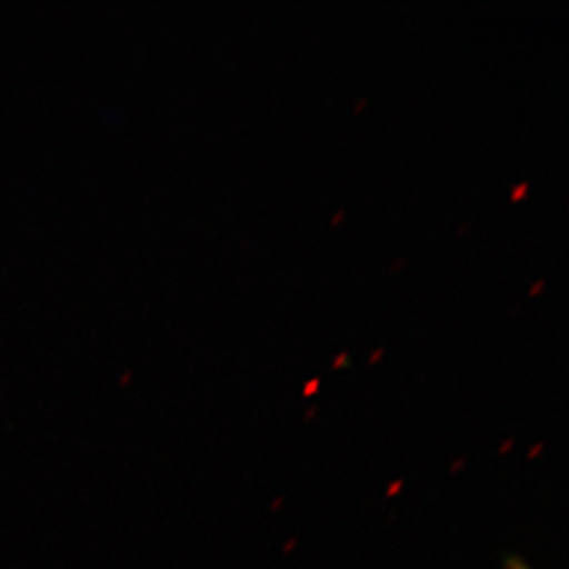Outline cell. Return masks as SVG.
I'll list each match as a JSON object with an SVG mask.
<instances>
[{
    "label": "cell",
    "instance_id": "cell-3",
    "mask_svg": "<svg viewBox=\"0 0 569 569\" xmlns=\"http://www.w3.org/2000/svg\"><path fill=\"white\" fill-rule=\"evenodd\" d=\"M542 284H543V282H542V280H540V282H538V284L535 286V288H532L531 293H537V291L540 290V288H542Z\"/></svg>",
    "mask_w": 569,
    "mask_h": 569
},
{
    "label": "cell",
    "instance_id": "cell-4",
    "mask_svg": "<svg viewBox=\"0 0 569 569\" xmlns=\"http://www.w3.org/2000/svg\"><path fill=\"white\" fill-rule=\"evenodd\" d=\"M381 356V350H377V352H375V355H372V361L377 360V358H380Z\"/></svg>",
    "mask_w": 569,
    "mask_h": 569
},
{
    "label": "cell",
    "instance_id": "cell-1",
    "mask_svg": "<svg viewBox=\"0 0 569 569\" xmlns=\"http://www.w3.org/2000/svg\"><path fill=\"white\" fill-rule=\"evenodd\" d=\"M526 190H527V183H521L520 187H516L515 190H512V199H518V198H521V196H523V193H526Z\"/></svg>",
    "mask_w": 569,
    "mask_h": 569
},
{
    "label": "cell",
    "instance_id": "cell-2",
    "mask_svg": "<svg viewBox=\"0 0 569 569\" xmlns=\"http://www.w3.org/2000/svg\"><path fill=\"white\" fill-rule=\"evenodd\" d=\"M317 383H319V381L317 380L310 381V386L307 387V391H305V395H312V392L316 391L317 389Z\"/></svg>",
    "mask_w": 569,
    "mask_h": 569
}]
</instances>
